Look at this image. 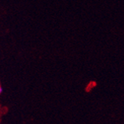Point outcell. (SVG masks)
<instances>
[{"instance_id": "1", "label": "cell", "mask_w": 124, "mask_h": 124, "mask_svg": "<svg viewBox=\"0 0 124 124\" xmlns=\"http://www.w3.org/2000/svg\"><path fill=\"white\" fill-rule=\"evenodd\" d=\"M2 91H3V89H2V86H1V85H0V94L2 92Z\"/></svg>"}]
</instances>
